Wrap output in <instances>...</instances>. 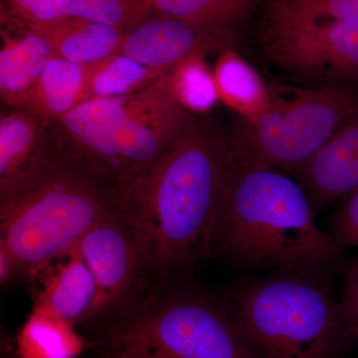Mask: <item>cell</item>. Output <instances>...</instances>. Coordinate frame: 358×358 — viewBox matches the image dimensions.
Segmentation results:
<instances>
[{
  "mask_svg": "<svg viewBox=\"0 0 358 358\" xmlns=\"http://www.w3.org/2000/svg\"><path fill=\"white\" fill-rule=\"evenodd\" d=\"M120 210L119 189L64 136L47 131L36 157L0 186V241L23 268H42L64 258L92 228Z\"/></svg>",
  "mask_w": 358,
  "mask_h": 358,
  "instance_id": "obj_2",
  "label": "cell"
},
{
  "mask_svg": "<svg viewBox=\"0 0 358 358\" xmlns=\"http://www.w3.org/2000/svg\"><path fill=\"white\" fill-rule=\"evenodd\" d=\"M4 13L25 24H41L64 17L61 0H3Z\"/></svg>",
  "mask_w": 358,
  "mask_h": 358,
  "instance_id": "obj_24",
  "label": "cell"
},
{
  "mask_svg": "<svg viewBox=\"0 0 358 358\" xmlns=\"http://www.w3.org/2000/svg\"><path fill=\"white\" fill-rule=\"evenodd\" d=\"M77 247L96 285L94 315L126 294L145 262L133 230L121 210L96 224Z\"/></svg>",
  "mask_w": 358,
  "mask_h": 358,
  "instance_id": "obj_10",
  "label": "cell"
},
{
  "mask_svg": "<svg viewBox=\"0 0 358 358\" xmlns=\"http://www.w3.org/2000/svg\"><path fill=\"white\" fill-rule=\"evenodd\" d=\"M319 275L284 272L233 296L231 313L256 358L331 357L345 322Z\"/></svg>",
  "mask_w": 358,
  "mask_h": 358,
  "instance_id": "obj_5",
  "label": "cell"
},
{
  "mask_svg": "<svg viewBox=\"0 0 358 358\" xmlns=\"http://www.w3.org/2000/svg\"><path fill=\"white\" fill-rule=\"evenodd\" d=\"M213 74L219 100L236 112L243 121H255L268 109L270 87L234 48L219 53Z\"/></svg>",
  "mask_w": 358,
  "mask_h": 358,
  "instance_id": "obj_16",
  "label": "cell"
},
{
  "mask_svg": "<svg viewBox=\"0 0 358 358\" xmlns=\"http://www.w3.org/2000/svg\"><path fill=\"white\" fill-rule=\"evenodd\" d=\"M261 42L271 62L308 83L358 82V18L300 20L265 8Z\"/></svg>",
  "mask_w": 358,
  "mask_h": 358,
  "instance_id": "obj_8",
  "label": "cell"
},
{
  "mask_svg": "<svg viewBox=\"0 0 358 358\" xmlns=\"http://www.w3.org/2000/svg\"><path fill=\"white\" fill-rule=\"evenodd\" d=\"M327 233L341 250L358 247V190L334 214Z\"/></svg>",
  "mask_w": 358,
  "mask_h": 358,
  "instance_id": "obj_25",
  "label": "cell"
},
{
  "mask_svg": "<svg viewBox=\"0 0 358 358\" xmlns=\"http://www.w3.org/2000/svg\"><path fill=\"white\" fill-rule=\"evenodd\" d=\"M268 109L240 119L229 141L242 164L296 173L358 115L357 83L315 88L270 87Z\"/></svg>",
  "mask_w": 358,
  "mask_h": 358,
  "instance_id": "obj_6",
  "label": "cell"
},
{
  "mask_svg": "<svg viewBox=\"0 0 358 358\" xmlns=\"http://www.w3.org/2000/svg\"><path fill=\"white\" fill-rule=\"evenodd\" d=\"M48 278L35 307L76 324L92 317L96 300L94 275L78 247Z\"/></svg>",
  "mask_w": 358,
  "mask_h": 358,
  "instance_id": "obj_15",
  "label": "cell"
},
{
  "mask_svg": "<svg viewBox=\"0 0 358 358\" xmlns=\"http://www.w3.org/2000/svg\"><path fill=\"white\" fill-rule=\"evenodd\" d=\"M85 348L75 324L35 306L17 336L20 358H77Z\"/></svg>",
  "mask_w": 358,
  "mask_h": 358,
  "instance_id": "obj_17",
  "label": "cell"
},
{
  "mask_svg": "<svg viewBox=\"0 0 358 358\" xmlns=\"http://www.w3.org/2000/svg\"><path fill=\"white\" fill-rule=\"evenodd\" d=\"M236 41V29L192 24L154 13L124 33L120 52L166 74L185 59L221 53L234 48Z\"/></svg>",
  "mask_w": 358,
  "mask_h": 358,
  "instance_id": "obj_9",
  "label": "cell"
},
{
  "mask_svg": "<svg viewBox=\"0 0 358 358\" xmlns=\"http://www.w3.org/2000/svg\"><path fill=\"white\" fill-rule=\"evenodd\" d=\"M265 8L300 20L341 21L358 18V0H268Z\"/></svg>",
  "mask_w": 358,
  "mask_h": 358,
  "instance_id": "obj_23",
  "label": "cell"
},
{
  "mask_svg": "<svg viewBox=\"0 0 358 358\" xmlns=\"http://www.w3.org/2000/svg\"><path fill=\"white\" fill-rule=\"evenodd\" d=\"M167 92L183 109L204 114L219 102L213 70L204 56L194 55L179 63L162 76Z\"/></svg>",
  "mask_w": 358,
  "mask_h": 358,
  "instance_id": "obj_21",
  "label": "cell"
},
{
  "mask_svg": "<svg viewBox=\"0 0 358 358\" xmlns=\"http://www.w3.org/2000/svg\"><path fill=\"white\" fill-rule=\"evenodd\" d=\"M1 17L6 28L1 29L0 96L7 107L18 108L55 54L29 26L4 13Z\"/></svg>",
  "mask_w": 358,
  "mask_h": 358,
  "instance_id": "obj_12",
  "label": "cell"
},
{
  "mask_svg": "<svg viewBox=\"0 0 358 358\" xmlns=\"http://www.w3.org/2000/svg\"><path fill=\"white\" fill-rule=\"evenodd\" d=\"M10 109L0 117V186L15 178L36 157L50 124L29 110Z\"/></svg>",
  "mask_w": 358,
  "mask_h": 358,
  "instance_id": "obj_18",
  "label": "cell"
},
{
  "mask_svg": "<svg viewBox=\"0 0 358 358\" xmlns=\"http://www.w3.org/2000/svg\"><path fill=\"white\" fill-rule=\"evenodd\" d=\"M343 322L358 334V262L346 275L345 291L341 303Z\"/></svg>",
  "mask_w": 358,
  "mask_h": 358,
  "instance_id": "obj_26",
  "label": "cell"
},
{
  "mask_svg": "<svg viewBox=\"0 0 358 358\" xmlns=\"http://www.w3.org/2000/svg\"><path fill=\"white\" fill-rule=\"evenodd\" d=\"M237 162L229 138L194 119L164 155L117 188L145 267L173 274L211 253Z\"/></svg>",
  "mask_w": 358,
  "mask_h": 358,
  "instance_id": "obj_1",
  "label": "cell"
},
{
  "mask_svg": "<svg viewBox=\"0 0 358 358\" xmlns=\"http://www.w3.org/2000/svg\"><path fill=\"white\" fill-rule=\"evenodd\" d=\"M315 215L300 182L238 160L212 252L243 268L322 275L341 265L343 250Z\"/></svg>",
  "mask_w": 358,
  "mask_h": 358,
  "instance_id": "obj_3",
  "label": "cell"
},
{
  "mask_svg": "<svg viewBox=\"0 0 358 358\" xmlns=\"http://www.w3.org/2000/svg\"><path fill=\"white\" fill-rule=\"evenodd\" d=\"M193 120L162 77L131 95L85 101L55 124L71 148L119 188L164 155Z\"/></svg>",
  "mask_w": 358,
  "mask_h": 358,
  "instance_id": "obj_4",
  "label": "cell"
},
{
  "mask_svg": "<svg viewBox=\"0 0 358 358\" xmlns=\"http://www.w3.org/2000/svg\"><path fill=\"white\" fill-rule=\"evenodd\" d=\"M109 345L113 358H256L231 310L189 289L129 320Z\"/></svg>",
  "mask_w": 358,
  "mask_h": 358,
  "instance_id": "obj_7",
  "label": "cell"
},
{
  "mask_svg": "<svg viewBox=\"0 0 358 358\" xmlns=\"http://www.w3.org/2000/svg\"><path fill=\"white\" fill-rule=\"evenodd\" d=\"M315 211L358 190V115L296 171Z\"/></svg>",
  "mask_w": 358,
  "mask_h": 358,
  "instance_id": "obj_11",
  "label": "cell"
},
{
  "mask_svg": "<svg viewBox=\"0 0 358 358\" xmlns=\"http://www.w3.org/2000/svg\"><path fill=\"white\" fill-rule=\"evenodd\" d=\"M22 268L20 261L6 243L0 241V282L6 284Z\"/></svg>",
  "mask_w": 358,
  "mask_h": 358,
  "instance_id": "obj_27",
  "label": "cell"
},
{
  "mask_svg": "<svg viewBox=\"0 0 358 358\" xmlns=\"http://www.w3.org/2000/svg\"><path fill=\"white\" fill-rule=\"evenodd\" d=\"M164 75L166 73L141 64L119 51L89 66L88 100L131 95L154 84Z\"/></svg>",
  "mask_w": 358,
  "mask_h": 358,
  "instance_id": "obj_19",
  "label": "cell"
},
{
  "mask_svg": "<svg viewBox=\"0 0 358 358\" xmlns=\"http://www.w3.org/2000/svg\"><path fill=\"white\" fill-rule=\"evenodd\" d=\"M261 0H152L154 13L201 26L238 29Z\"/></svg>",
  "mask_w": 358,
  "mask_h": 358,
  "instance_id": "obj_20",
  "label": "cell"
},
{
  "mask_svg": "<svg viewBox=\"0 0 358 358\" xmlns=\"http://www.w3.org/2000/svg\"><path fill=\"white\" fill-rule=\"evenodd\" d=\"M61 6L65 15L95 21L124 33L154 13L152 0H61Z\"/></svg>",
  "mask_w": 358,
  "mask_h": 358,
  "instance_id": "obj_22",
  "label": "cell"
},
{
  "mask_svg": "<svg viewBox=\"0 0 358 358\" xmlns=\"http://www.w3.org/2000/svg\"><path fill=\"white\" fill-rule=\"evenodd\" d=\"M88 70L89 66L54 56L18 108L44 121L60 122L88 100Z\"/></svg>",
  "mask_w": 358,
  "mask_h": 358,
  "instance_id": "obj_14",
  "label": "cell"
},
{
  "mask_svg": "<svg viewBox=\"0 0 358 358\" xmlns=\"http://www.w3.org/2000/svg\"><path fill=\"white\" fill-rule=\"evenodd\" d=\"M26 25L47 40L55 56L84 66L95 65L119 52L124 34L102 23L67 15Z\"/></svg>",
  "mask_w": 358,
  "mask_h": 358,
  "instance_id": "obj_13",
  "label": "cell"
}]
</instances>
